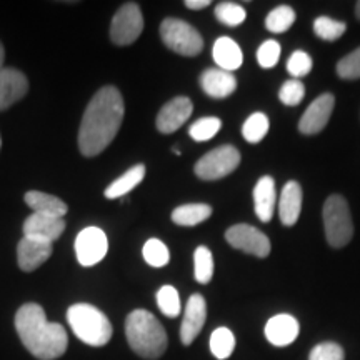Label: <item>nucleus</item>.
<instances>
[{
  "label": "nucleus",
  "mask_w": 360,
  "mask_h": 360,
  "mask_svg": "<svg viewBox=\"0 0 360 360\" xmlns=\"http://www.w3.org/2000/svg\"><path fill=\"white\" fill-rule=\"evenodd\" d=\"M295 11L289 6H278L269 13L265 19V27L272 34H283L294 25Z\"/></svg>",
  "instance_id": "obj_27"
},
{
  "label": "nucleus",
  "mask_w": 360,
  "mask_h": 360,
  "mask_svg": "<svg viewBox=\"0 0 360 360\" xmlns=\"http://www.w3.org/2000/svg\"><path fill=\"white\" fill-rule=\"evenodd\" d=\"M15 330L24 347L39 360H56L69 347L65 328L57 322H49L39 304H25L17 310Z\"/></svg>",
  "instance_id": "obj_2"
},
{
  "label": "nucleus",
  "mask_w": 360,
  "mask_h": 360,
  "mask_svg": "<svg viewBox=\"0 0 360 360\" xmlns=\"http://www.w3.org/2000/svg\"><path fill=\"white\" fill-rule=\"evenodd\" d=\"M215 17H217V20L222 22L224 25L237 27V25L244 24L247 12H245V8L240 6V4L220 2V4H217V7H215Z\"/></svg>",
  "instance_id": "obj_31"
},
{
  "label": "nucleus",
  "mask_w": 360,
  "mask_h": 360,
  "mask_svg": "<svg viewBox=\"0 0 360 360\" xmlns=\"http://www.w3.org/2000/svg\"><path fill=\"white\" fill-rule=\"evenodd\" d=\"M143 30V15L135 2L124 4L115 12L110 24V39L115 45H130L141 37Z\"/></svg>",
  "instance_id": "obj_8"
},
{
  "label": "nucleus",
  "mask_w": 360,
  "mask_h": 360,
  "mask_svg": "<svg viewBox=\"0 0 360 360\" xmlns=\"http://www.w3.org/2000/svg\"><path fill=\"white\" fill-rule=\"evenodd\" d=\"M0 148H2V137H0Z\"/></svg>",
  "instance_id": "obj_42"
},
{
  "label": "nucleus",
  "mask_w": 360,
  "mask_h": 360,
  "mask_svg": "<svg viewBox=\"0 0 360 360\" xmlns=\"http://www.w3.org/2000/svg\"><path fill=\"white\" fill-rule=\"evenodd\" d=\"M52 250L53 247L51 242L24 236L17 245V262L24 272H34L35 269L47 262L52 255Z\"/></svg>",
  "instance_id": "obj_14"
},
{
  "label": "nucleus",
  "mask_w": 360,
  "mask_h": 360,
  "mask_svg": "<svg viewBox=\"0 0 360 360\" xmlns=\"http://www.w3.org/2000/svg\"><path fill=\"white\" fill-rule=\"evenodd\" d=\"M220 127H222V122H220L217 117H204V119H199L191 125L188 135L195 142H207L217 135Z\"/></svg>",
  "instance_id": "obj_33"
},
{
  "label": "nucleus",
  "mask_w": 360,
  "mask_h": 360,
  "mask_svg": "<svg viewBox=\"0 0 360 360\" xmlns=\"http://www.w3.org/2000/svg\"><path fill=\"white\" fill-rule=\"evenodd\" d=\"M212 57L215 64L219 65V69L225 72H233L240 69V65L244 64L242 49L231 37H220L215 40L212 47Z\"/></svg>",
  "instance_id": "obj_21"
},
{
  "label": "nucleus",
  "mask_w": 360,
  "mask_h": 360,
  "mask_svg": "<svg viewBox=\"0 0 360 360\" xmlns=\"http://www.w3.org/2000/svg\"><path fill=\"white\" fill-rule=\"evenodd\" d=\"M142 254L146 262L150 265V267H165L170 260V252L167 249V245L162 240H159V238H148L146 245H143Z\"/></svg>",
  "instance_id": "obj_30"
},
{
  "label": "nucleus",
  "mask_w": 360,
  "mask_h": 360,
  "mask_svg": "<svg viewBox=\"0 0 360 360\" xmlns=\"http://www.w3.org/2000/svg\"><path fill=\"white\" fill-rule=\"evenodd\" d=\"M157 305H159L160 312L165 315V317H177L180 315V310H182V305H180V297L179 292L175 290L172 285H164L160 287V290L157 292Z\"/></svg>",
  "instance_id": "obj_32"
},
{
  "label": "nucleus",
  "mask_w": 360,
  "mask_h": 360,
  "mask_svg": "<svg viewBox=\"0 0 360 360\" xmlns=\"http://www.w3.org/2000/svg\"><path fill=\"white\" fill-rule=\"evenodd\" d=\"M225 240L231 244L233 249L245 252V254L254 255V257L265 259L270 254V240L262 231L249 224L232 225L225 232Z\"/></svg>",
  "instance_id": "obj_9"
},
{
  "label": "nucleus",
  "mask_w": 360,
  "mask_h": 360,
  "mask_svg": "<svg viewBox=\"0 0 360 360\" xmlns=\"http://www.w3.org/2000/svg\"><path fill=\"white\" fill-rule=\"evenodd\" d=\"M209 6L210 0H186V7L191 8V11H202V8Z\"/></svg>",
  "instance_id": "obj_39"
},
{
  "label": "nucleus",
  "mask_w": 360,
  "mask_h": 360,
  "mask_svg": "<svg viewBox=\"0 0 360 360\" xmlns=\"http://www.w3.org/2000/svg\"><path fill=\"white\" fill-rule=\"evenodd\" d=\"M281 57V44L277 40H265L257 51V62L262 69H272Z\"/></svg>",
  "instance_id": "obj_36"
},
{
  "label": "nucleus",
  "mask_w": 360,
  "mask_h": 360,
  "mask_svg": "<svg viewBox=\"0 0 360 360\" xmlns=\"http://www.w3.org/2000/svg\"><path fill=\"white\" fill-rule=\"evenodd\" d=\"M323 229L328 245L334 249H342L352 240L354 222L349 204L339 193H334L323 204Z\"/></svg>",
  "instance_id": "obj_5"
},
{
  "label": "nucleus",
  "mask_w": 360,
  "mask_h": 360,
  "mask_svg": "<svg viewBox=\"0 0 360 360\" xmlns=\"http://www.w3.org/2000/svg\"><path fill=\"white\" fill-rule=\"evenodd\" d=\"M143 177H146V165H134V167H130L124 175H120L119 179L114 180L103 193H105L107 199H119V197H124L127 195L129 192H132L134 188L142 182Z\"/></svg>",
  "instance_id": "obj_23"
},
{
  "label": "nucleus",
  "mask_w": 360,
  "mask_h": 360,
  "mask_svg": "<svg viewBox=\"0 0 360 360\" xmlns=\"http://www.w3.org/2000/svg\"><path fill=\"white\" fill-rule=\"evenodd\" d=\"M109 252L105 232L98 227H87L75 238V255L80 265L92 267L101 262Z\"/></svg>",
  "instance_id": "obj_10"
},
{
  "label": "nucleus",
  "mask_w": 360,
  "mask_h": 360,
  "mask_svg": "<svg viewBox=\"0 0 360 360\" xmlns=\"http://www.w3.org/2000/svg\"><path fill=\"white\" fill-rule=\"evenodd\" d=\"M200 87L209 97L227 98L237 89V79L232 72L222 69H207L200 75Z\"/></svg>",
  "instance_id": "obj_19"
},
{
  "label": "nucleus",
  "mask_w": 360,
  "mask_h": 360,
  "mask_svg": "<svg viewBox=\"0 0 360 360\" xmlns=\"http://www.w3.org/2000/svg\"><path fill=\"white\" fill-rule=\"evenodd\" d=\"M160 39L165 47L184 57L199 56L204 49V39L199 30L180 19H165L160 24Z\"/></svg>",
  "instance_id": "obj_6"
},
{
  "label": "nucleus",
  "mask_w": 360,
  "mask_h": 360,
  "mask_svg": "<svg viewBox=\"0 0 360 360\" xmlns=\"http://www.w3.org/2000/svg\"><path fill=\"white\" fill-rule=\"evenodd\" d=\"M355 15H357V19L360 20V2L355 4Z\"/></svg>",
  "instance_id": "obj_41"
},
{
  "label": "nucleus",
  "mask_w": 360,
  "mask_h": 360,
  "mask_svg": "<svg viewBox=\"0 0 360 360\" xmlns=\"http://www.w3.org/2000/svg\"><path fill=\"white\" fill-rule=\"evenodd\" d=\"M299 321L294 315L277 314L265 323V337L276 347H287L299 337Z\"/></svg>",
  "instance_id": "obj_16"
},
{
  "label": "nucleus",
  "mask_w": 360,
  "mask_h": 360,
  "mask_svg": "<svg viewBox=\"0 0 360 360\" xmlns=\"http://www.w3.org/2000/svg\"><path fill=\"white\" fill-rule=\"evenodd\" d=\"M335 107V97L332 94H322L307 107L304 115L300 117L299 130L304 135H315L322 132L330 120L332 112Z\"/></svg>",
  "instance_id": "obj_11"
},
{
  "label": "nucleus",
  "mask_w": 360,
  "mask_h": 360,
  "mask_svg": "<svg viewBox=\"0 0 360 360\" xmlns=\"http://www.w3.org/2000/svg\"><path fill=\"white\" fill-rule=\"evenodd\" d=\"M24 200L35 214L52 215V217L64 219L65 214L69 212V205H67L62 199H58V197L51 195V193L30 191L24 195Z\"/></svg>",
  "instance_id": "obj_22"
},
{
  "label": "nucleus",
  "mask_w": 360,
  "mask_h": 360,
  "mask_svg": "<svg viewBox=\"0 0 360 360\" xmlns=\"http://www.w3.org/2000/svg\"><path fill=\"white\" fill-rule=\"evenodd\" d=\"M65 231V220L60 217H52V215L32 214L27 217L24 222V236L37 237L53 244Z\"/></svg>",
  "instance_id": "obj_17"
},
{
  "label": "nucleus",
  "mask_w": 360,
  "mask_h": 360,
  "mask_svg": "<svg viewBox=\"0 0 360 360\" xmlns=\"http://www.w3.org/2000/svg\"><path fill=\"white\" fill-rule=\"evenodd\" d=\"M312 57L304 51H295L287 60V70H289V74L294 75V79L307 75L312 70Z\"/></svg>",
  "instance_id": "obj_38"
},
{
  "label": "nucleus",
  "mask_w": 360,
  "mask_h": 360,
  "mask_svg": "<svg viewBox=\"0 0 360 360\" xmlns=\"http://www.w3.org/2000/svg\"><path fill=\"white\" fill-rule=\"evenodd\" d=\"M337 75L344 80L360 79V47L340 58L339 64H337Z\"/></svg>",
  "instance_id": "obj_34"
},
{
  "label": "nucleus",
  "mask_w": 360,
  "mask_h": 360,
  "mask_svg": "<svg viewBox=\"0 0 360 360\" xmlns=\"http://www.w3.org/2000/svg\"><path fill=\"white\" fill-rule=\"evenodd\" d=\"M240 152L233 146H220L197 160L193 172L202 180H219L231 175L240 165Z\"/></svg>",
  "instance_id": "obj_7"
},
{
  "label": "nucleus",
  "mask_w": 360,
  "mask_h": 360,
  "mask_svg": "<svg viewBox=\"0 0 360 360\" xmlns=\"http://www.w3.org/2000/svg\"><path fill=\"white\" fill-rule=\"evenodd\" d=\"M125 337L129 347L147 360L160 359L169 345V337L164 326L157 321L154 314L143 309H137L127 315Z\"/></svg>",
  "instance_id": "obj_3"
},
{
  "label": "nucleus",
  "mask_w": 360,
  "mask_h": 360,
  "mask_svg": "<svg viewBox=\"0 0 360 360\" xmlns=\"http://www.w3.org/2000/svg\"><path fill=\"white\" fill-rule=\"evenodd\" d=\"M270 120L262 112H255L244 122L242 135L249 143H259L269 134Z\"/></svg>",
  "instance_id": "obj_28"
},
{
  "label": "nucleus",
  "mask_w": 360,
  "mask_h": 360,
  "mask_svg": "<svg viewBox=\"0 0 360 360\" xmlns=\"http://www.w3.org/2000/svg\"><path fill=\"white\" fill-rule=\"evenodd\" d=\"M212 215V207L207 204H186L179 205L172 212L174 224L182 225V227H193L205 222Z\"/></svg>",
  "instance_id": "obj_24"
},
{
  "label": "nucleus",
  "mask_w": 360,
  "mask_h": 360,
  "mask_svg": "<svg viewBox=\"0 0 360 360\" xmlns=\"http://www.w3.org/2000/svg\"><path fill=\"white\" fill-rule=\"evenodd\" d=\"M304 96L305 87L299 79L287 80V82L281 87V92H278V98H281L282 103H285V105L289 107L299 105V103L304 101Z\"/></svg>",
  "instance_id": "obj_35"
},
{
  "label": "nucleus",
  "mask_w": 360,
  "mask_h": 360,
  "mask_svg": "<svg viewBox=\"0 0 360 360\" xmlns=\"http://www.w3.org/2000/svg\"><path fill=\"white\" fill-rule=\"evenodd\" d=\"M193 276L199 283H209L214 277L212 252L200 245L193 252Z\"/></svg>",
  "instance_id": "obj_26"
},
{
  "label": "nucleus",
  "mask_w": 360,
  "mask_h": 360,
  "mask_svg": "<svg viewBox=\"0 0 360 360\" xmlns=\"http://www.w3.org/2000/svg\"><path fill=\"white\" fill-rule=\"evenodd\" d=\"M347 30V25L340 20H334L330 17H317L314 20V32L319 39L326 40V42H334L339 40Z\"/></svg>",
  "instance_id": "obj_29"
},
{
  "label": "nucleus",
  "mask_w": 360,
  "mask_h": 360,
  "mask_svg": "<svg viewBox=\"0 0 360 360\" xmlns=\"http://www.w3.org/2000/svg\"><path fill=\"white\" fill-rule=\"evenodd\" d=\"M302 187L295 180H289L282 188L281 200H278V215H281V222L285 227H292L297 224V220L302 212Z\"/></svg>",
  "instance_id": "obj_18"
},
{
  "label": "nucleus",
  "mask_w": 360,
  "mask_h": 360,
  "mask_svg": "<svg viewBox=\"0 0 360 360\" xmlns=\"http://www.w3.org/2000/svg\"><path fill=\"white\" fill-rule=\"evenodd\" d=\"M29 92V80L20 70L4 67L0 69V110H7Z\"/></svg>",
  "instance_id": "obj_15"
},
{
  "label": "nucleus",
  "mask_w": 360,
  "mask_h": 360,
  "mask_svg": "<svg viewBox=\"0 0 360 360\" xmlns=\"http://www.w3.org/2000/svg\"><path fill=\"white\" fill-rule=\"evenodd\" d=\"M309 360H345V352L335 342H322L310 350Z\"/></svg>",
  "instance_id": "obj_37"
},
{
  "label": "nucleus",
  "mask_w": 360,
  "mask_h": 360,
  "mask_svg": "<svg viewBox=\"0 0 360 360\" xmlns=\"http://www.w3.org/2000/svg\"><path fill=\"white\" fill-rule=\"evenodd\" d=\"M4 60H6V51H4L2 44H0V69H4Z\"/></svg>",
  "instance_id": "obj_40"
},
{
  "label": "nucleus",
  "mask_w": 360,
  "mask_h": 360,
  "mask_svg": "<svg viewBox=\"0 0 360 360\" xmlns=\"http://www.w3.org/2000/svg\"><path fill=\"white\" fill-rule=\"evenodd\" d=\"M124 98L114 85L102 87L84 112L79 129V148L85 157L102 154L110 146L124 120Z\"/></svg>",
  "instance_id": "obj_1"
},
{
  "label": "nucleus",
  "mask_w": 360,
  "mask_h": 360,
  "mask_svg": "<svg viewBox=\"0 0 360 360\" xmlns=\"http://www.w3.org/2000/svg\"><path fill=\"white\" fill-rule=\"evenodd\" d=\"M193 105L188 97H175L169 101L157 114V130L162 134H174L187 122L192 115Z\"/></svg>",
  "instance_id": "obj_12"
},
{
  "label": "nucleus",
  "mask_w": 360,
  "mask_h": 360,
  "mask_svg": "<svg viewBox=\"0 0 360 360\" xmlns=\"http://www.w3.org/2000/svg\"><path fill=\"white\" fill-rule=\"evenodd\" d=\"M67 321L75 337L92 347L107 345L114 328L107 315L90 304H75L67 310Z\"/></svg>",
  "instance_id": "obj_4"
},
{
  "label": "nucleus",
  "mask_w": 360,
  "mask_h": 360,
  "mask_svg": "<svg viewBox=\"0 0 360 360\" xmlns=\"http://www.w3.org/2000/svg\"><path fill=\"white\" fill-rule=\"evenodd\" d=\"M207 321V304L200 294L191 295L184 312L182 326H180V340L188 347L199 337Z\"/></svg>",
  "instance_id": "obj_13"
},
{
  "label": "nucleus",
  "mask_w": 360,
  "mask_h": 360,
  "mask_svg": "<svg viewBox=\"0 0 360 360\" xmlns=\"http://www.w3.org/2000/svg\"><path fill=\"white\" fill-rule=\"evenodd\" d=\"M254 207L255 214L259 220L262 222H270L274 217L277 207V191H276V180L270 175L260 177L259 182L254 187Z\"/></svg>",
  "instance_id": "obj_20"
},
{
  "label": "nucleus",
  "mask_w": 360,
  "mask_h": 360,
  "mask_svg": "<svg viewBox=\"0 0 360 360\" xmlns=\"http://www.w3.org/2000/svg\"><path fill=\"white\" fill-rule=\"evenodd\" d=\"M236 349V335L232 334L231 328L219 327L215 328L210 335V350L215 355V359L225 360L229 359Z\"/></svg>",
  "instance_id": "obj_25"
}]
</instances>
